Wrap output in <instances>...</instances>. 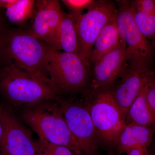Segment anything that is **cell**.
I'll return each mask as SVG.
<instances>
[{
  "label": "cell",
  "mask_w": 155,
  "mask_h": 155,
  "mask_svg": "<svg viewBox=\"0 0 155 155\" xmlns=\"http://www.w3.org/2000/svg\"><path fill=\"white\" fill-rule=\"evenodd\" d=\"M54 50L28 29H14L0 36V60L5 65H14L46 79H49L48 66Z\"/></svg>",
  "instance_id": "cell-1"
},
{
  "label": "cell",
  "mask_w": 155,
  "mask_h": 155,
  "mask_svg": "<svg viewBox=\"0 0 155 155\" xmlns=\"http://www.w3.org/2000/svg\"><path fill=\"white\" fill-rule=\"evenodd\" d=\"M0 94L13 108L61 97V92L50 79L13 65H5L0 69Z\"/></svg>",
  "instance_id": "cell-2"
},
{
  "label": "cell",
  "mask_w": 155,
  "mask_h": 155,
  "mask_svg": "<svg viewBox=\"0 0 155 155\" xmlns=\"http://www.w3.org/2000/svg\"><path fill=\"white\" fill-rule=\"evenodd\" d=\"M22 109L21 120L38 135L39 138L68 148L75 155H84L57 101H44Z\"/></svg>",
  "instance_id": "cell-3"
},
{
  "label": "cell",
  "mask_w": 155,
  "mask_h": 155,
  "mask_svg": "<svg viewBox=\"0 0 155 155\" xmlns=\"http://www.w3.org/2000/svg\"><path fill=\"white\" fill-rule=\"evenodd\" d=\"M83 102L88 110L100 143L115 147L126 126L125 117L112 95L110 87L84 91Z\"/></svg>",
  "instance_id": "cell-4"
},
{
  "label": "cell",
  "mask_w": 155,
  "mask_h": 155,
  "mask_svg": "<svg viewBox=\"0 0 155 155\" xmlns=\"http://www.w3.org/2000/svg\"><path fill=\"white\" fill-rule=\"evenodd\" d=\"M86 64L78 55L54 50L48 66V76L61 93L83 92L90 80Z\"/></svg>",
  "instance_id": "cell-5"
},
{
  "label": "cell",
  "mask_w": 155,
  "mask_h": 155,
  "mask_svg": "<svg viewBox=\"0 0 155 155\" xmlns=\"http://www.w3.org/2000/svg\"><path fill=\"white\" fill-rule=\"evenodd\" d=\"M116 19L120 37L126 45L127 63L149 69L153 57L152 47L139 29L129 2H119Z\"/></svg>",
  "instance_id": "cell-6"
},
{
  "label": "cell",
  "mask_w": 155,
  "mask_h": 155,
  "mask_svg": "<svg viewBox=\"0 0 155 155\" xmlns=\"http://www.w3.org/2000/svg\"><path fill=\"white\" fill-rule=\"evenodd\" d=\"M0 120L3 127L0 154L37 155L36 141L14 108L0 102Z\"/></svg>",
  "instance_id": "cell-7"
},
{
  "label": "cell",
  "mask_w": 155,
  "mask_h": 155,
  "mask_svg": "<svg viewBox=\"0 0 155 155\" xmlns=\"http://www.w3.org/2000/svg\"><path fill=\"white\" fill-rule=\"evenodd\" d=\"M69 130L84 155H97L100 142L88 110L83 101L57 100Z\"/></svg>",
  "instance_id": "cell-8"
},
{
  "label": "cell",
  "mask_w": 155,
  "mask_h": 155,
  "mask_svg": "<svg viewBox=\"0 0 155 155\" xmlns=\"http://www.w3.org/2000/svg\"><path fill=\"white\" fill-rule=\"evenodd\" d=\"M116 11L112 2L96 1L86 14L71 13L75 17L79 36V56L84 61L88 60L99 34Z\"/></svg>",
  "instance_id": "cell-9"
},
{
  "label": "cell",
  "mask_w": 155,
  "mask_h": 155,
  "mask_svg": "<svg viewBox=\"0 0 155 155\" xmlns=\"http://www.w3.org/2000/svg\"><path fill=\"white\" fill-rule=\"evenodd\" d=\"M93 64L89 83L84 91H96L110 87L121 77L127 65L126 45L122 38L116 48Z\"/></svg>",
  "instance_id": "cell-10"
},
{
  "label": "cell",
  "mask_w": 155,
  "mask_h": 155,
  "mask_svg": "<svg viewBox=\"0 0 155 155\" xmlns=\"http://www.w3.org/2000/svg\"><path fill=\"white\" fill-rule=\"evenodd\" d=\"M64 12L58 0H38L32 25L28 29L32 35L59 51L58 33Z\"/></svg>",
  "instance_id": "cell-11"
},
{
  "label": "cell",
  "mask_w": 155,
  "mask_h": 155,
  "mask_svg": "<svg viewBox=\"0 0 155 155\" xmlns=\"http://www.w3.org/2000/svg\"><path fill=\"white\" fill-rule=\"evenodd\" d=\"M153 76L148 68L128 64L121 80L110 87L114 99L125 117L142 88Z\"/></svg>",
  "instance_id": "cell-12"
},
{
  "label": "cell",
  "mask_w": 155,
  "mask_h": 155,
  "mask_svg": "<svg viewBox=\"0 0 155 155\" xmlns=\"http://www.w3.org/2000/svg\"><path fill=\"white\" fill-rule=\"evenodd\" d=\"M155 128L134 124H126L116 143L118 155L126 153L128 151L139 147L148 148L153 141Z\"/></svg>",
  "instance_id": "cell-13"
},
{
  "label": "cell",
  "mask_w": 155,
  "mask_h": 155,
  "mask_svg": "<svg viewBox=\"0 0 155 155\" xmlns=\"http://www.w3.org/2000/svg\"><path fill=\"white\" fill-rule=\"evenodd\" d=\"M148 81L128 109L125 117L126 124L155 128V111L147 99Z\"/></svg>",
  "instance_id": "cell-14"
},
{
  "label": "cell",
  "mask_w": 155,
  "mask_h": 155,
  "mask_svg": "<svg viewBox=\"0 0 155 155\" xmlns=\"http://www.w3.org/2000/svg\"><path fill=\"white\" fill-rule=\"evenodd\" d=\"M121 40L117 25L116 12L100 31L88 60L93 64L116 48Z\"/></svg>",
  "instance_id": "cell-15"
},
{
  "label": "cell",
  "mask_w": 155,
  "mask_h": 155,
  "mask_svg": "<svg viewBox=\"0 0 155 155\" xmlns=\"http://www.w3.org/2000/svg\"><path fill=\"white\" fill-rule=\"evenodd\" d=\"M59 51L79 55L80 43L75 17L71 13H64L58 33Z\"/></svg>",
  "instance_id": "cell-16"
},
{
  "label": "cell",
  "mask_w": 155,
  "mask_h": 155,
  "mask_svg": "<svg viewBox=\"0 0 155 155\" xmlns=\"http://www.w3.org/2000/svg\"><path fill=\"white\" fill-rule=\"evenodd\" d=\"M35 1L15 0L5 10V16L9 22L22 26L32 19L35 8Z\"/></svg>",
  "instance_id": "cell-17"
},
{
  "label": "cell",
  "mask_w": 155,
  "mask_h": 155,
  "mask_svg": "<svg viewBox=\"0 0 155 155\" xmlns=\"http://www.w3.org/2000/svg\"><path fill=\"white\" fill-rule=\"evenodd\" d=\"M131 8L136 23L142 34L155 45V14L143 13Z\"/></svg>",
  "instance_id": "cell-18"
},
{
  "label": "cell",
  "mask_w": 155,
  "mask_h": 155,
  "mask_svg": "<svg viewBox=\"0 0 155 155\" xmlns=\"http://www.w3.org/2000/svg\"><path fill=\"white\" fill-rule=\"evenodd\" d=\"M62 2L73 14H80L85 9L87 10L96 2L94 0H63Z\"/></svg>",
  "instance_id": "cell-19"
},
{
  "label": "cell",
  "mask_w": 155,
  "mask_h": 155,
  "mask_svg": "<svg viewBox=\"0 0 155 155\" xmlns=\"http://www.w3.org/2000/svg\"><path fill=\"white\" fill-rule=\"evenodd\" d=\"M38 141L53 155H75L71 150L66 147L53 144L41 139L39 138Z\"/></svg>",
  "instance_id": "cell-20"
},
{
  "label": "cell",
  "mask_w": 155,
  "mask_h": 155,
  "mask_svg": "<svg viewBox=\"0 0 155 155\" xmlns=\"http://www.w3.org/2000/svg\"><path fill=\"white\" fill-rule=\"evenodd\" d=\"M134 10L148 14H155V1L138 0L130 2Z\"/></svg>",
  "instance_id": "cell-21"
},
{
  "label": "cell",
  "mask_w": 155,
  "mask_h": 155,
  "mask_svg": "<svg viewBox=\"0 0 155 155\" xmlns=\"http://www.w3.org/2000/svg\"><path fill=\"white\" fill-rule=\"evenodd\" d=\"M147 99L149 104L155 111V78L153 76L148 81Z\"/></svg>",
  "instance_id": "cell-22"
},
{
  "label": "cell",
  "mask_w": 155,
  "mask_h": 155,
  "mask_svg": "<svg viewBox=\"0 0 155 155\" xmlns=\"http://www.w3.org/2000/svg\"><path fill=\"white\" fill-rule=\"evenodd\" d=\"M126 155H150L148 148L139 147L134 148L127 151Z\"/></svg>",
  "instance_id": "cell-23"
},
{
  "label": "cell",
  "mask_w": 155,
  "mask_h": 155,
  "mask_svg": "<svg viewBox=\"0 0 155 155\" xmlns=\"http://www.w3.org/2000/svg\"><path fill=\"white\" fill-rule=\"evenodd\" d=\"M37 146V155H53L48 151L45 149L36 140Z\"/></svg>",
  "instance_id": "cell-24"
},
{
  "label": "cell",
  "mask_w": 155,
  "mask_h": 155,
  "mask_svg": "<svg viewBox=\"0 0 155 155\" xmlns=\"http://www.w3.org/2000/svg\"><path fill=\"white\" fill-rule=\"evenodd\" d=\"M152 143V145H150L151 147L150 150H148L149 152L150 155H155V140L153 143Z\"/></svg>",
  "instance_id": "cell-25"
},
{
  "label": "cell",
  "mask_w": 155,
  "mask_h": 155,
  "mask_svg": "<svg viewBox=\"0 0 155 155\" xmlns=\"http://www.w3.org/2000/svg\"><path fill=\"white\" fill-rule=\"evenodd\" d=\"M3 135V127L2 125V122L0 120V144H1V141H2V137Z\"/></svg>",
  "instance_id": "cell-26"
},
{
  "label": "cell",
  "mask_w": 155,
  "mask_h": 155,
  "mask_svg": "<svg viewBox=\"0 0 155 155\" xmlns=\"http://www.w3.org/2000/svg\"><path fill=\"white\" fill-rule=\"evenodd\" d=\"M0 155H1V154H0Z\"/></svg>",
  "instance_id": "cell-27"
}]
</instances>
